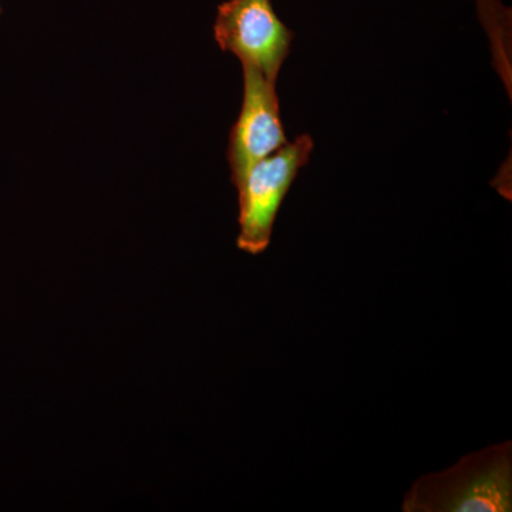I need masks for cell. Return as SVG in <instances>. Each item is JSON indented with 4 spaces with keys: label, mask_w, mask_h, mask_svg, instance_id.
<instances>
[{
    "label": "cell",
    "mask_w": 512,
    "mask_h": 512,
    "mask_svg": "<svg viewBox=\"0 0 512 512\" xmlns=\"http://www.w3.org/2000/svg\"><path fill=\"white\" fill-rule=\"evenodd\" d=\"M512 441L467 454L441 473L426 474L403 501L406 512H510Z\"/></svg>",
    "instance_id": "6da1fadb"
},
{
    "label": "cell",
    "mask_w": 512,
    "mask_h": 512,
    "mask_svg": "<svg viewBox=\"0 0 512 512\" xmlns=\"http://www.w3.org/2000/svg\"><path fill=\"white\" fill-rule=\"evenodd\" d=\"M313 150L309 136L296 138L249 168L235 184L239 202L238 248L259 255L271 244L276 215Z\"/></svg>",
    "instance_id": "7a4b0ae2"
},
{
    "label": "cell",
    "mask_w": 512,
    "mask_h": 512,
    "mask_svg": "<svg viewBox=\"0 0 512 512\" xmlns=\"http://www.w3.org/2000/svg\"><path fill=\"white\" fill-rule=\"evenodd\" d=\"M215 40L224 52L268 79H278L289 55L292 33L276 16L269 0H227L218 8Z\"/></svg>",
    "instance_id": "3957f363"
},
{
    "label": "cell",
    "mask_w": 512,
    "mask_h": 512,
    "mask_svg": "<svg viewBox=\"0 0 512 512\" xmlns=\"http://www.w3.org/2000/svg\"><path fill=\"white\" fill-rule=\"evenodd\" d=\"M244 67V101L229 138L228 160L232 183L249 168L288 144L274 80L251 66Z\"/></svg>",
    "instance_id": "277c9868"
},
{
    "label": "cell",
    "mask_w": 512,
    "mask_h": 512,
    "mask_svg": "<svg viewBox=\"0 0 512 512\" xmlns=\"http://www.w3.org/2000/svg\"><path fill=\"white\" fill-rule=\"evenodd\" d=\"M0 15H2V5H0Z\"/></svg>",
    "instance_id": "5b68a950"
}]
</instances>
